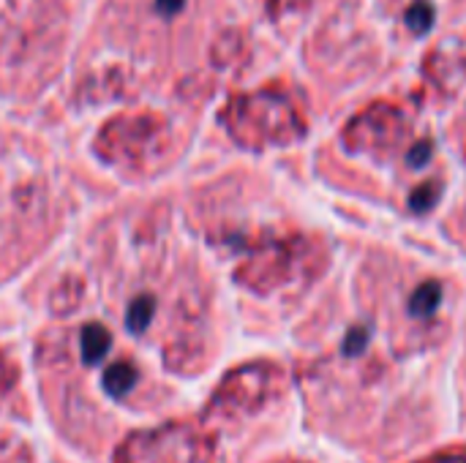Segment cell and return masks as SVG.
<instances>
[{"label":"cell","instance_id":"obj_1","mask_svg":"<svg viewBox=\"0 0 466 463\" xmlns=\"http://www.w3.org/2000/svg\"><path fill=\"white\" fill-rule=\"evenodd\" d=\"M218 126L227 136L251 153L289 147L309 131L303 98L287 85H265L235 93L218 112Z\"/></svg>","mask_w":466,"mask_h":463},{"label":"cell","instance_id":"obj_2","mask_svg":"<svg viewBox=\"0 0 466 463\" xmlns=\"http://www.w3.org/2000/svg\"><path fill=\"white\" fill-rule=\"evenodd\" d=\"M232 246L240 251L235 267V281L254 292H273L306 273H314L319 265V246L314 237L300 232H254L232 237Z\"/></svg>","mask_w":466,"mask_h":463},{"label":"cell","instance_id":"obj_3","mask_svg":"<svg viewBox=\"0 0 466 463\" xmlns=\"http://www.w3.org/2000/svg\"><path fill=\"white\" fill-rule=\"evenodd\" d=\"M169 147V123L164 115L153 109L120 112L109 117L96 139L93 153L115 169L123 172H145L161 158Z\"/></svg>","mask_w":466,"mask_h":463},{"label":"cell","instance_id":"obj_4","mask_svg":"<svg viewBox=\"0 0 466 463\" xmlns=\"http://www.w3.org/2000/svg\"><path fill=\"white\" fill-rule=\"evenodd\" d=\"M412 139V120L404 106L374 101L360 109L341 131L344 150L369 158H390Z\"/></svg>","mask_w":466,"mask_h":463},{"label":"cell","instance_id":"obj_5","mask_svg":"<svg viewBox=\"0 0 466 463\" xmlns=\"http://www.w3.org/2000/svg\"><path fill=\"white\" fill-rule=\"evenodd\" d=\"M202 442L186 426H167L156 434L131 437L120 453L117 463H199Z\"/></svg>","mask_w":466,"mask_h":463},{"label":"cell","instance_id":"obj_6","mask_svg":"<svg viewBox=\"0 0 466 463\" xmlns=\"http://www.w3.org/2000/svg\"><path fill=\"white\" fill-rule=\"evenodd\" d=\"M426 82L440 96H456L466 87V35L456 33L434 44L423 60Z\"/></svg>","mask_w":466,"mask_h":463},{"label":"cell","instance_id":"obj_7","mask_svg":"<svg viewBox=\"0 0 466 463\" xmlns=\"http://www.w3.org/2000/svg\"><path fill=\"white\" fill-rule=\"evenodd\" d=\"M112 347V336L101 322H87L79 333V352L85 366H98Z\"/></svg>","mask_w":466,"mask_h":463},{"label":"cell","instance_id":"obj_8","mask_svg":"<svg viewBox=\"0 0 466 463\" xmlns=\"http://www.w3.org/2000/svg\"><path fill=\"white\" fill-rule=\"evenodd\" d=\"M139 382V368L131 360H117L104 371V390L112 398H126Z\"/></svg>","mask_w":466,"mask_h":463},{"label":"cell","instance_id":"obj_9","mask_svg":"<svg viewBox=\"0 0 466 463\" xmlns=\"http://www.w3.org/2000/svg\"><path fill=\"white\" fill-rule=\"evenodd\" d=\"M153 314H156V300L150 295H137L128 303V311H126V330L134 333V336H142L150 327Z\"/></svg>","mask_w":466,"mask_h":463},{"label":"cell","instance_id":"obj_10","mask_svg":"<svg viewBox=\"0 0 466 463\" xmlns=\"http://www.w3.org/2000/svg\"><path fill=\"white\" fill-rule=\"evenodd\" d=\"M442 303V287L437 281H426L420 284L412 297H410V314L412 317H431Z\"/></svg>","mask_w":466,"mask_h":463},{"label":"cell","instance_id":"obj_11","mask_svg":"<svg viewBox=\"0 0 466 463\" xmlns=\"http://www.w3.org/2000/svg\"><path fill=\"white\" fill-rule=\"evenodd\" d=\"M440 194H442V183H437V180H434V183H423V186H418V188L412 191L410 205H412V210L426 213V210H431V207L437 205Z\"/></svg>","mask_w":466,"mask_h":463},{"label":"cell","instance_id":"obj_12","mask_svg":"<svg viewBox=\"0 0 466 463\" xmlns=\"http://www.w3.org/2000/svg\"><path fill=\"white\" fill-rule=\"evenodd\" d=\"M407 19H410V25H412V30H415V33H423V30H429V25H431V19H434V11H431V5H429V3L418 0V3L410 8Z\"/></svg>","mask_w":466,"mask_h":463},{"label":"cell","instance_id":"obj_13","mask_svg":"<svg viewBox=\"0 0 466 463\" xmlns=\"http://www.w3.org/2000/svg\"><path fill=\"white\" fill-rule=\"evenodd\" d=\"M14 382H16V366L0 352V404H3V398L11 393Z\"/></svg>","mask_w":466,"mask_h":463},{"label":"cell","instance_id":"obj_14","mask_svg":"<svg viewBox=\"0 0 466 463\" xmlns=\"http://www.w3.org/2000/svg\"><path fill=\"white\" fill-rule=\"evenodd\" d=\"M366 338H369V330H360V327H355L350 336H347V355H358L363 347H366Z\"/></svg>","mask_w":466,"mask_h":463},{"label":"cell","instance_id":"obj_15","mask_svg":"<svg viewBox=\"0 0 466 463\" xmlns=\"http://www.w3.org/2000/svg\"><path fill=\"white\" fill-rule=\"evenodd\" d=\"M183 5H186V0H156V11L164 16H175Z\"/></svg>","mask_w":466,"mask_h":463}]
</instances>
